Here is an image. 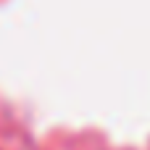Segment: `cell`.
<instances>
[{
    "label": "cell",
    "mask_w": 150,
    "mask_h": 150,
    "mask_svg": "<svg viewBox=\"0 0 150 150\" xmlns=\"http://www.w3.org/2000/svg\"><path fill=\"white\" fill-rule=\"evenodd\" d=\"M0 150H32L24 129L0 108Z\"/></svg>",
    "instance_id": "1"
}]
</instances>
